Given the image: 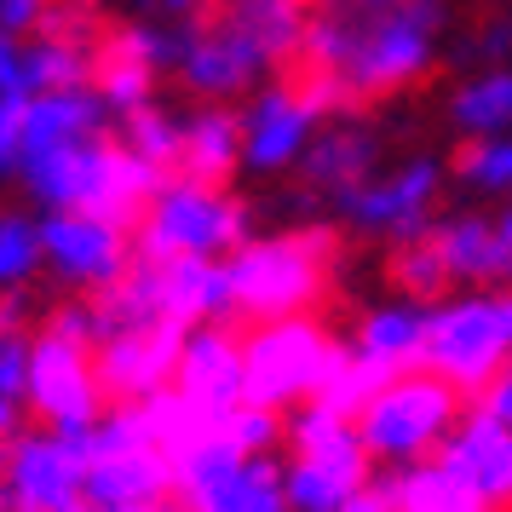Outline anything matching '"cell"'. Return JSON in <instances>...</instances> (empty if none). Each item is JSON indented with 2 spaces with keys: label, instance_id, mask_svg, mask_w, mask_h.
Returning a JSON list of instances; mask_svg holds the SVG:
<instances>
[{
  "label": "cell",
  "instance_id": "6da1fadb",
  "mask_svg": "<svg viewBox=\"0 0 512 512\" xmlns=\"http://www.w3.org/2000/svg\"><path fill=\"white\" fill-rule=\"evenodd\" d=\"M29 196L47 213H93L110 219L121 231H133L144 219V208L156 202V190L167 185L162 167H150L144 156H133L121 139H87L64 144V150H41L18 162Z\"/></svg>",
  "mask_w": 512,
  "mask_h": 512
},
{
  "label": "cell",
  "instance_id": "7a4b0ae2",
  "mask_svg": "<svg viewBox=\"0 0 512 512\" xmlns=\"http://www.w3.org/2000/svg\"><path fill=\"white\" fill-rule=\"evenodd\" d=\"M231 277V317L248 323H282V317H311L334 277V231H282L242 242L225 259Z\"/></svg>",
  "mask_w": 512,
  "mask_h": 512
},
{
  "label": "cell",
  "instance_id": "3957f363",
  "mask_svg": "<svg viewBox=\"0 0 512 512\" xmlns=\"http://www.w3.org/2000/svg\"><path fill=\"white\" fill-rule=\"evenodd\" d=\"M29 415L47 432H81L110 415V397L98 380V323L93 305L52 311L29 340Z\"/></svg>",
  "mask_w": 512,
  "mask_h": 512
},
{
  "label": "cell",
  "instance_id": "277c9868",
  "mask_svg": "<svg viewBox=\"0 0 512 512\" xmlns=\"http://www.w3.org/2000/svg\"><path fill=\"white\" fill-rule=\"evenodd\" d=\"M420 369L449 380L461 397H484L512 369V288H478L432 305Z\"/></svg>",
  "mask_w": 512,
  "mask_h": 512
},
{
  "label": "cell",
  "instance_id": "5b68a950",
  "mask_svg": "<svg viewBox=\"0 0 512 512\" xmlns=\"http://www.w3.org/2000/svg\"><path fill=\"white\" fill-rule=\"evenodd\" d=\"M461 415L466 397L449 380H438L432 369H409L380 386V397L357 415V432H363V449L374 455V466L403 472V466L432 461L449 443V432L461 426Z\"/></svg>",
  "mask_w": 512,
  "mask_h": 512
},
{
  "label": "cell",
  "instance_id": "8992f818",
  "mask_svg": "<svg viewBox=\"0 0 512 512\" xmlns=\"http://www.w3.org/2000/svg\"><path fill=\"white\" fill-rule=\"evenodd\" d=\"M288 443H294V461L282 466V489L294 512H346L374 484V455L363 449V432L317 403L294 409Z\"/></svg>",
  "mask_w": 512,
  "mask_h": 512
},
{
  "label": "cell",
  "instance_id": "52a82bcc",
  "mask_svg": "<svg viewBox=\"0 0 512 512\" xmlns=\"http://www.w3.org/2000/svg\"><path fill=\"white\" fill-rule=\"evenodd\" d=\"M248 242V208L231 190L167 179L133 225V259H231Z\"/></svg>",
  "mask_w": 512,
  "mask_h": 512
},
{
  "label": "cell",
  "instance_id": "ba28073f",
  "mask_svg": "<svg viewBox=\"0 0 512 512\" xmlns=\"http://www.w3.org/2000/svg\"><path fill=\"white\" fill-rule=\"evenodd\" d=\"M87 466V507H133L173 495V461L139 409H110L98 426L64 432Z\"/></svg>",
  "mask_w": 512,
  "mask_h": 512
},
{
  "label": "cell",
  "instance_id": "9c48e42d",
  "mask_svg": "<svg viewBox=\"0 0 512 512\" xmlns=\"http://www.w3.org/2000/svg\"><path fill=\"white\" fill-rule=\"evenodd\" d=\"M346 340H334L317 317H282V323H259L242 340L248 357V403L259 409H294L323 392L334 369L346 363Z\"/></svg>",
  "mask_w": 512,
  "mask_h": 512
},
{
  "label": "cell",
  "instance_id": "30bf717a",
  "mask_svg": "<svg viewBox=\"0 0 512 512\" xmlns=\"http://www.w3.org/2000/svg\"><path fill=\"white\" fill-rule=\"evenodd\" d=\"M173 501L185 512H294L282 489V461L242 455L213 432L173 461Z\"/></svg>",
  "mask_w": 512,
  "mask_h": 512
},
{
  "label": "cell",
  "instance_id": "8fae6325",
  "mask_svg": "<svg viewBox=\"0 0 512 512\" xmlns=\"http://www.w3.org/2000/svg\"><path fill=\"white\" fill-rule=\"evenodd\" d=\"M0 512H87V466L64 432H18L0 449Z\"/></svg>",
  "mask_w": 512,
  "mask_h": 512
},
{
  "label": "cell",
  "instance_id": "7c38bea8",
  "mask_svg": "<svg viewBox=\"0 0 512 512\" xmlns=\"http://www.w3.org/2000/svg\"><path fill=\"white\" fill-rule=\"evenodd\" d=\"M41 254H47L52 277L98 294V288H110L133 271V231L93 219V213H47L41 219Z\"/></svg>",
  "mask_w": 512,
  "mask_h": 512
},
{
  "label": "cell",
  "instance_id": "4fadbf2b",
  "mask_svg": "<svg viewBox=\"0 0 512 512\" xmlns=\"http://www.w3.org/2000/svg\"><path fill=\"white\" fill-rule=\"evenodd\" d=\"M185 340H190V328H173V323H144V328H127V334L98 340L104 397L116 409H133V403H150L156 392H167L179 380Z\"/></svg>",
  "mask_w": 512,
  "mask_h": 512
},
{
  "label": "cell",
  "instance_id": "5bb4252c",
  "mask_svg": "<svg viewBox=\"0 0 512 512\" xmlns=\"http://www.w3.org/2000/svg\"><path fill=\"white\" fill-rule=\"evenodd\" d=\"M443 167L438 162H403L392 167L386 179H369L340 196V213H346L357 231L392 236V242H409V236L432 231V202H438Z\"/></svg>",
  "mask_w": 512,
  "mask_h": 512
},
{
  "label": "cell",
  "instance_id": "9a60e30c",
  "mask_svg": "<svg viewBox=\"0 0 512 512\" xmlns=\"http://www.w3.org/2000/svg\"><path fill=\"white\" fill-rule=\"evenodd\" d=\"M179 392L202 409L208 420L231 415L248 403V357H242V334L225 323H208V328H190L185 340V357H179Z\"/></svg>",
  "mask_w": 512,
  "mask_h": 512
},
{
  "label": "cell",
  "instance_id": "2e32d148",
  "mask_svg": "<svg viewBox=\"0 0 512 512\" xmlns=\"http://www.w3.org/2000/svg\"><path fill=\"white\" fill-rule=\"evenodd\" d=\"M438 455L455 466L461 478H472V489H478L495 512L512 507V420H501L484 397L466 403L461 426L449 432V443H443Z\"/></svg>",
  "mask_w": 512,
  "mask_h": 512
},
{
  "label": "cell",
  "instance_id": "e0dca14e",
  "mask_svg": "<svg viewBox=\"0 0 512 512\" xmlns=\"http://www.w3.org/2000/svg\"><path fill=\"white\" fill-rule=\"evenodd\" d=\"M311 127H317V110L294 87L259 93L248 104V116H242V162L254 167V173H282V167L305 162Z\"/></svg>",
  "mask_w": 512,
  "mask_h": 512
},
{
  "label": "cell",
  "instance_id": "ac0fdd59",
  "mask_svg": "<svg viewBox=\"0 0 512 512\" xmlns=\"http://www.w3.org/2000/svg\"><path fill=\"white\" fill-rule=\"evenodd\" d=\"M265 70H271V64H265V52H259L254 41H242L231 24L190 35L185 58H179L185 87H190V93H202V98H236V93H248Z\"/></svg>",
  "mask_w": 512,
  "mask_h": 512
},
{
  "label": "cell",
  "instance_id": "d6986e66",
  "mask_svg": "<svg viewBox=\"0 0 512 512\" xmlns=\"http://www.w3.org/2000/svg\"><path fill=\"white\" fill-rule=\"evenodd\" d=\"M104 98L93 87H64V93H35L24 104V133H18V162L41 156V150H64V144L104 139Z\"/></svg>",
  "mask_w": 512,
  "mask_h": 512
},
{
  "label": "cell",
  "instance_id": "ffe728a7",
  "mask_svg": "<svg viewBox=\"0 0 512 512\" xmlns=\"http://www.w3.org/2000/svg\"><path fill=\"white\" fill-rule=\"evenodd\" d=\"M426 323H432V305L386 300L374 311H363V323L351 334V351L369 357L374 369H386V374H409L426 357Z\"/></svg>",
  "mask_w": 512,
  "mask_h": 512
},
{
  "label": "cell",
  "instance_id": "44dd1931",
  "mask_svg": "<svg viewBox=\"0 0 512 512\" xmlns=\"http://www.w3.org/2000/svg\"><path fill=\"white\" fill-rule=\"evenodd\" d=\"M432 248L443 254L449 277L455 282H478V288H512V248L501 242L495 219L461 213V219H443L432 225Z\"/></svg>",
  "mask_w": 512,
  "mask_h": 512
},
{
  "label": "cell",
  "instance_id": "7402d4cb",
  "mask_svg": "<svg viewBox=\"0 0 512 512\" xmlns=\"http://www.w3.org/2000/svg\"><path fill=\"white\" fill-rule=\"evenodd\" d=\"M236 167H242V116L231 110H196L185 121V139H179V167L173 179H190V185H213L225 190Z\"/></svg>",
  "mask_w": 512,
  "mask_h": 512
},
{
  "label": "cell",
  "instance_id": "603a6c76",
  "mask_svg": "<svg viewBox=\"0 0 512 512\" xmlns=\"http://www.w3.org/2000/svg\"><path fill=\"white\" fill-rule=\"evenodd\" d=\"M386 489H392V512H495L472 489V478H461L443 455L403 466V472H386Z\"/></svg>",
  "mask_w": 512,
  "mask_h": 512
},
{
  "label": "cell",
  "instance_id": "cb8c5ba5",
  "mask_svg": "<svg viewBox=\"0 0 512 512\" xmlns=\"http://www.w3.org/2000/svg\"><path fill=\"white\" fill-rule=\"evenodd\" d=\"M225 24L242 35V41H254L265 52V64H288V58H300L305 47V6L300 0H231V12H225Z\"/></svg>",
  "mask_w": 512,
  "mask_h": 512
},
{
  "label": "cell",
  "instance_id": "d4e9b609",
  "mask_svg": "<svg viewBox=\"0 0 512 512\" xmlns=\"http://www.w3.org/2000/svg\"><path fill=\"white\" fill-rule=\"evenodd\" d=\"M87 87L104 98L110 116H133V110H144L150 93H156V64H150L127 35H116V41H104V47L93 52V81H87Z\"/></svg>",
  "mask_w": 512,
  "mask_h": 512
},
{
  "label": "cell",
  "instance_id": "484cf974",
  "mask_svg": "<svg viewBox=\"0 0 512 512\" xmlns=\"http://www.w3.org/2000/svg\"><path fill=\"white\" fill-rule=\"evenodd\" d=\"M305 179L317 190H334V202L346 196V190L369 185V167H374V139L369 133H351V127H334L323 139H311L305 150Z\"/></svg>",
  "mask_w": 512,
  "mask_h": 512
},
{
  "label": "cell",
  "instance_id": "4316f807",
  "mask_svg": "<svg viewBox=\"0 0 512 512\" xmlns=\"http://www.w3.org/2000/svg\"><path fill=\"white\" fill-rule=\"evenodd\" d=\"M392 282H397V294H403V300H420V305H438L443 294L455 288L449 265H443V254L432 248V236H426V231L409 236V242H397Z\"/></svg>",
  "mask_w": 512,
  "mask_h": 512
},
{
  "label": "cell",
  "instance_id": "83f0119b",
  "mask_svg": "<svg viewBox=\"0 0 512 512\" xmlns=\"http://www.w3.org/2000/svg\"><path fill=\"white\" fill-rule=\"evenodd\" d=\"M455 121H461L472 139L512 133V70L478 75L472 87H461V93H455Z\"/></svg>",
  "mask_w": 512,
  "mask_h": 512
},
{
  "label": "cell",
  "instance_id": "f1b7e54d",
  "mask_svg": "<svg viewBox=\"0 0 512 512\" xmlns=\"http://www.w3.org/2000/svg\"><path fill=\"white\" fill-rule=\"evenodd\" d=\"M386 380H397V374H386V369H374L369 357H357V351H346V363L334 369V380H328L323 392L311 397L317 409H328V415H340V420H351L357 426V415L369 409L374 397H380V386Z\"/></svg>",
  "mask_w": 512,
  "mask_h": 512
},
{
  "label": "cell",
  "instance_id": "f546056e",
  "mask_svg": "<svg viewBox=\"0 0 512 512\" xmlns=\"http://www.w3.org/2000/svg\"><path fill=\"white\" fill-rule=\"evenodd\" d=\"M179 139H185V121H173L167 110H156V104L121 116V144H127L133 156H144L150 167H162L167 179H173V167H179Z\"/></svg>",
  "mask_w": 512,
  "mask_h": 512
},
{
  "label": "cell",
  "instance_id": "4dcf8cb0",
  "mask_svg": "<svg viewBox=\"0 0 512 512\" xmlns=\"http://www.w3.org/2000/svg\"><path fill=\"white\" fill-rule=\"evenodd\" d=\"M41 265H47V254H41V219L0 213V288H24Z\"/></svg>",
  "mask_w": 512,
  "mask_h": 512
},
{
  "label": "cell",
  "instance_id": "1f68e13d",
  "mask_svg": "<svg viewBox=\"0 0 512 512\" xmlns=\"http://www.w3.org/2000/svg\"><path fill=\"white\" fill-rule=\"evenodd\" d=\"M466 185L478 190H512V133H495V139H472L455 162Z\"/></svg>",
  "mask_w": 512,
  "mask_h": 512
},
{
  "label": "cell",
  "instance_id": "d6a6232c",
  "mask_svg": "<svg viewBox=\"0 0 512 512\" xmlns=\"http://www.w3.org/2000/svg\"><path fill=\"white\" fill-rule=\"evenodd\" d=\"M29 98H0V173H18V133Z\"/></svg>",
  "mask_w": 512,
  "mask_h": 512
},
{
  "label": "cell",
  "instance_id": "836d02e7",
  "mask_svg": "<svg viewBox=\"0 0 512 512\" xmlns=\"http://www.w3.org/2000/svg\"><path fill=\"white\" fill-rule=\"evenodd\" d=\"M0 98H29V87H24V47H18V35H6V29H0Z\"/></svg>",
  "mask_w": 512,
  "mask_h": 512
},
{
  "label": "cell",
  "instance_id": "e575fe53",
  "mask_svg": "<svg viewBox=\"0 0 512 512\" xmlns=\"http://www.w3.org/2000/svg\"><path fill=\"white\" fill-rule=\"evenodd\" d=\"M35 24H47V0H0V29L6 35H24Z\"/></svg>",
  "mask_w": 512,
  "mask_h": 512
},
{
  "label": "cell",
  "instance_id": "d590c367",
  "mask_svg": "<svg viewBox=\"0 0 512 512\" xmlns=\"http://www.w3.org/2000/svg\"><path fill=\"white\" fill-rule=\"evenodd\" d=\"M346 512H392V489H386V478H374V484L363 489Z\"/></svg>",
  "mask_w": 512,
  "mask_h": 512
},
{
  "label": "cell",
  "instance_id": "8d00e7d4",
  "mask_svg": "<svg viewBox=\"0 0 512 512\" xmlns=\"http://www.w3.org/2000/svg\"><path fill=\"white\" fill-rule=\"evenodd\" d=\"M484 403H489V409H495L501 420H512V369H507V374H501V380H495V386L484 392Z\"/></svg>",
  "mask_w": 512,
  "mask_h": 512
},
{
  "label": "cell",
  "instance_id": "74e56055",
  "mask_svg": "<svg viewBox=\"0 0 512 512\" xmlns=\"http://www.w3.org/2000/svg\"><path fill=\"white\" fill-rule=\"evenodd\" d=\"M87 512H185V507L167 495V501H133V507H87Z\"/></svg>",
  "mask_w": 512,
  "mask_h": 512
},
{
  "label": "cell",
  "instance_id": "f35d334b",
  "mask_svg": "<svg viewBox=\"0 0 512 512\" xmlns=\"http://www.w3.org/2000/svg\"><path fill=\"white\" fill-rule=\"evenodd\" d=\"M334 12H374V6H386V0H328Z\"/></svg>",
  "mask_w": 512,
  "mask_h": 512
},
{
  "label": "cell",
  "instance_id": "ab89813d",
  "mask_svg": "<svg viewBox=\"0 0 512 512\" xmlns=\"http://www.w3.org/2000/svg\"><path fill=\"white\" fill-rule=\"evenodd\" d=\"M12 334H18V323H12V311H0V363H6V346H12Z\"/></svg>",
  "mask_w": 512,
  "mask_h": 512
}]
</instances>
